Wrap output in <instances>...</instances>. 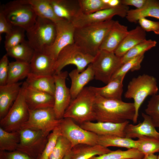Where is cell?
I'll list each match as a JSON object with an SVG mask.
<instances>
[{"instance_id": "obj_12", "label": "cell", "mask_w": 159, "mask_h": 159, "mask_svg": "<svg viewBox=\"0 0 159 159\" xmlns=\"http://www.w3.org/2000/svg\"><path fill=\"white\" fill-rule=\"evenodd\" d=\"M61 119L56 118L53 107L34 110L29 109V117L22 129L29 128L40 131L49 135L60 124Z\"/></svg>"}, {"instance_id": "obj_44", "label": "cell", "mask_w": 159, "mask_h": 159, "mask_svg": "<svg viewBox=\"0 0 159 159\" xmlns=\"http://www.w3.org/2000/svg\"><path fill=\"white\" fill-rule=\"evenodd\" d=\"M8 56L4 55L0 60V86L7 84L9 62Z\"/></svg>"}, {"instance_id": "obj_35", "label": "cell", "mask_w": 159, "mask_h": 159, "mask_svg": "<svg viewBox=\"0 0 159 159\" xmlns=\"http://www.w3.org/2000/svg\"><path fill=\"white\" fill-rule=\"evenodd\" d=\"M157 44L155 40H146L137 44L129 50L121 57V62L123 64L128 61L145 53L155 47Z\"/></svg>"}, {"instance_id": "obj_47", "label": "cell", "mask_w": 159, "mask_h": 159, "mask_svg": "<svg viewBox=\"0 0 159 159\" xmlns=\"http://www.w3.org/2000/svg\"><path fill=\"white\" fill-rule=\"evenodd\" d=\"M147 0H122L121 4L127 6L130 5L135 7L137 9L143 7L146 4Z\"/></svg>"}, {"instance_id": "obj_27", "label": "cell", "mask_w": 159, "mask_h": 159, "mask_svg": "<svg viewBox=\"0 0 159 159\" xmlns=\"http://www.w3.org/2000/svg\"><path fill=\"white\" fill-rule=\"evenodd\" d=\"M151 17L159 19V1L147 0L144 6L140 9L129 10L126 17L131 23H136L142 17Z\"/></svg>"}, {"instance_id": "obj_30", "label": "cell", "mask_w": 159, "mask_h": 159, "mask_svg": "<svg viewBox=\"0 0 159 159\" xmlns=\"http://www.w3.org/2000/svg\"><path fill=\"white\" fill-rule=\"evenodd\" d=\"M30 72L29 63L17 60L10 62L7 84L18 82L19 80L26 78Z\"/></svg>"}, {"instance_id": "obj_10", "label": "cell", "mask_w": 159, "mask_h": 159, "mask_svg": "<svg viewBox=\"0 0 159 159\" xmlns=\"http://www.w3.org/2000/svg\"><path fill=\"white\" fill-rule=\"evenodd\" d=\"M19 131L20 140L16 150L33 159H39L47 143L48 135L40 131L29 128Z\"/></svg>"}, {"instance_id": "obj_50", "label": "cell", "mask_w": 159, "mask_h": 159, "mask_svg": "<svg viewBox=\"0 0 159 159\" xmlns=\"http://www.w3.org/2000/svg\"><path fill=\"white\" fill-rule=\"evenodd\" d=\"M72 156L71 150L65 156L63 159H71Z\"/></svg>"}, {"instance_id": "obj_14", "label": "cell", "mask_w": 159, "mask_h": 159, "mask_svg": "<svg viewBox=\"0 0 159 159\" xmlns=\"http://www.w3.org/2000/svg\"><path fill=\"white\" fill-rule=\"evenodd\" d=\"M68 74L62 71L53 75L55 83L53 107L56 118L58 120L63 118L66 110L72 100L70 89L67 86L66 80Z\"/></svg>"}, {"instance_id": "obj_23", "label": "cell", "mask_w": 159, "mask_h": 159, "mask_svg": "<svg viewBox=\"0 0 159 159\" xmlns=\"http://www.w3.org/2000/svg\"><path fill=\"white\" fill-rule=\"evenodd\" d=\"M23 83L0 86V119L7 114L19 94Z\"/></svg>"}, {"instance_id": "obj_13", "label": "cell", "mask_w": 159, "mask_h": 159, "mask_svg": "<svg viewBox=\"0 0 159 159\" xmlns=\"http://www.w3.org/2000/svg\"><path fill=\"white\" fill-rule=\"evenodd\" d=\"M55 24L57 32L55 40L52 45L45 47L42 51L49 55L55 62L63 49L74 43L75 27L72 22L62 19Z\"/></svg>"}, {"instance_id": "obj_7", "label": "cell", "mask_w": 159, "mask_h": 159, "mask_svg": "<svg viewBox=\"0 0 159 159\" xmlns=\"http://www.w3.org/2000/svg\"><path fill=\"white\" fill-rule=\"evenodd\" d=\"M29 109L24 95V84L23 83L16 99L6 115L0 119V127L9 132L21 130L27 121Z\"/></svg>"}, {"instance_id": "obj_22", "label": "cell", "mask_w": 159, "mask_h": 159, "mask_svg": "<svg viewBox=\"0 0 159 159\" xmlns=\"http://www.w3.org/2000/svg\"><path fill=\"white\" fill-rule=\"evenodd\" d=\"M68 75L71 82L69 89L72 100L74 99L85 86L94 78V73L91 64L83 72H80L75 69L68 73Z\"/></svg>"}, {"instance_id": "obj_19", "label": "cell", "mask_w": 159, "mask_h": 159, "mask_svg": "<svg viewBox=\"0 0 159 159\" xmlns=\"http://www.w3.org/2000/svg\"><path fill=\"white\" fill-rule=\"evenodd\" d=\"M50 2L59 18L72 22L82 13L78 0H50Z\"/></svg>"}, {"instance_id": "obj_42", "label": "cell", "mask_w": 159, "mask_h": 159, "mask_svg": "<svg viewBox=\"0 0 159 159\" xmlns=\"http://www.w3.org/2000/svg\"><path fill=\"white\" fill-rule=\"evenodd\" d=\"M59 125L53 130L48 135L47 143L39 159H49L58 138L61 135Z\"/></svg>"}, {"instance_id": "obj_40", "label": "cell", "mask_w": 159, "mask_h": 159, "mask_svg": "<svg viewBox=\"0 0 159 159\" xmlns=\"http://www.w3.org/2000/svg\"><path fill=\"white\" fill-rule=\"evenodd\" d=\"M82 14H89L109 8L102 0H78Z\"/></svg>"}, {"instance_id": "obj_1", "label": "cell", "mask_w": 159, "mask_h": 159, "mask_svg": "<svg viewBox=\"0 0 159 159\" xmlns=\"http://www.w3.org/2000/svg\"><path fill=\"white\" fill-rule=\"evenodd\" d=\"M96 95L94 112L97 122L120 123L133 121L135 114L133 102L106 99Z\"/></svg>"}, {"instance_id": "obj_24", "label": "cell", "mask_w": 159, "mask_h": 159, "mask_svg": "<svg viewBox=\"0 0 159 159\" xmlns=\"http://www.w3.org/2000/svg\"><path fill=\"white\" fill-rule=\"evenodd\" d=\"M146 40V32L140 26H138L128 31L114 52L121 57L134 46Z\"/></svg>"}, {"instance_id": "obj_4", "label": "cell", "mask_w": 159, "mask_h": 159, "mask_svg": "<svg viewBox=\"0 0 159 159\" xmlns=\"http://www.w3.org/2000/svg\"><path fill=\"white\" fill-rule=\"evenodd\" d=\"M96 94L89 87H85L72 100L63 118H70L80 125L95 120L94 105Z\"/></svg>"}, {"instance_id": "obj_16", "label": "cell", "mask_w": 159, "mask_h": 159, "mask_svg": "<svg viewBox=\"0 0 159 159\" xmlns=\"http://www.w3.org/2000/svg\"><path fill=\"white\" fill-rule=\"evenodd\" d=\"M129 121L122 123L89 121L80 125L83 129L98 135H112L125 137V130Z\"/></svg>"}, {"instance_id": "obj_2", "label": "cell", "mask_w": 159, "mask_h": 159, "mask_svg": "<svg viewBox=\"0 0 159 159\" xmlns=\"http://www.w3.org/2000/svg\"><path fill=\"white\" fill-rule=\"evenodd\" d=\"M115 21L112 19L75 28L74 43L87 53L95 56Z\"/></svg>"}, {"instance_id": "obj_46", "label": "cell", "mask_w": 159, "mask_h": 159, "mask_svg": "<svg viewBox=\"0 0 159 159\" xmlns=\"http://www.w3.org/2000/svg\"><path fill=\"white\" fill-rule=\"evenodd\" d=\"M12 26L8 21L1 10H0V37L1 35L5 33L6 34L11 30Z\"/></svg>"}, {"instance_id": "obj_3", "label": "cell", "mask_w": 159, "mask_h": 159, "mask_svg": "<svg viewBox=\"0 0 159 159\" xmlns=\"http://www.w3.org/2000/svg\"><path fill=\"white\" fill-rule=\"evenodd\" d=\"M158 88L156 79L154 77L143 74L133 78L129 82L124 97L132 99L135 109V114L132 121L137 122L140 107L147 97L156 95Z\"/></svg>"}, {"instance_id": "obj_33", "label": "cell", "mask_w": 159, "mask_h": 159, "mask_svg": "<svg viewBox=\"0 0 159 159\" xmlns=\"http://www.w3.org/2000/svg\"><path fill=\"white\" fill-rule=\"evenodd\" d=\"M19 131H7L0 127V151H12L17 150L20 142Z\"/></svg>"}, {"instance_id": "obj_15", "label": "cell", "mask_w": 159, "mask_h": 159, "mask_svg": "<svg viewBox=\"0 0 159 159\" xmlns=\"http://www.w3.org/2000/svg\"><path fill=\"white\" fill-rule=\"evenodd\" d=\"M129 10L128 6L121 4L116 7L102 10L89 14L81 13L72 22L75 28L81 27L112 19L116 15L126 17Z\"/></svg>"}, {"instance_id": "obj_45", "label": "cell", "mask_w": 159, "mask_h": 159, "mask_svg": "<svg viewBox=\"0 0 159 159\" xmlns=\"http://www.w3.org/2000/svg\"><path fill=\"white\" fill-rule=\"evenodd\" d=\"M0 159H33L26 154L16 150L12 151H0Z\"/></svg>"}, {"instance_id": "obj_31", "label": "cell", "mask_w": 159, "mask_h": 159, "mask_svg": "<svg viewBox=\"0 0 159 159\" xmlns=\"http://www.w3.org/2000/svg\"><path fill=\"white\" fill-rule=\"evenodd\" d=\"M97 144L104 147H116L137 149V141L131 138L112 135H98Z\"/></svg>"}, {"instance_id": "obj_21", "label": "cell", "mask_w": 159, "mask_h": 159, "mask_svg": "<svg viewBox=\"0 0 159 159\" xmlns=\"http://www.w3.org/2000/svg\"><path fill=\"white\" fill-rule=\"evenodd\" d=\"M127 26L115 21L100 48V50L114 52L127 34Z\"/></svg>"}, {"instance_id": "obj_36", "label": "cell", "mask_w": 159, "mask_h": 159, "mask_svg": "<svg viewBox=\"0 0 159 159\" xmlns=\"http://www.w3.org/2000/svg\"><path fill=\"white\" fill-rule=\"evenodd\" d=\"M138 138L137 149L144 156L159 152L158 140L145 136Z\"/></svg>"}, {"instance_id": "obj_51", "label": "cell", "mask_w": 159, "mask_h": 159, "mask_svg": "<svg viewBox=\"0 0 159 159\" xmlns=\"http://www.w3.org/2000/svg\"><path fill=\"white\" fill-rule=\"evenodd\" d=\"M157 159H159V154L157 156Z\"/></svg>"}, {"instance_id": "obj_5", "label": "cell", "mask_w": 159, "mask_h": 159, "mask_svg": "<svg viewBox=\"0 0 159 159\" xmlns=\"http://www.w3.org/2000/svg\"><path fill=\"white\" fill-rule=\"evenodd\" d=\"M6 19L13 26H18L27 30L34 24L37 16L25 0L11 1L1 6Z\"/></svg>"}, {"instance_id": "obj_26", "label": "cell", "mask_w": 159, "mask_h": 159, "mask_svg": "<svg viewBox=\"0 0 159 159\" xmlns=\"http://www.w3.org/2000/svg\"><path fill=\"white\" fill-rule=\"evenodd\" d=\"M25 82L28 87L54 96L55 83L53 75H38L30 73Z\"/></svg>"}, {"instance_id": "obj_6", "label": "cell", "mask_w": 159, "mask_h": 159, "mask_svg": "<svg viewBox=\"0 0 159 159\" xmlns=\"http://www.w3.org/2000/svg\"><path fill=\"white\" fill-rule=\"evenodd\" d=\"M56 33L54 22L37 16L35 23L26 31V34L29 44L34 50L42 51L53 44Z\"/></svg>"}, {"instance_id": "obj_29", "label": "cell", "mask_w": 159, "mask_h": 159, "mask_svg": "<svg viewBox=\"0 0 159 159\" xmlns=\"http://www.w3.org/2000/svg\"><path fill=\"white\" fill-rule=\"evenodd\" d=\"M38 17L49 20L54 23L61 19L55 14L50 0H25Z\"/></svg>"}, {"instance_id": "obj_25", "label": "cell", "mask_w": 159, "mask_h": 159, "mask_svg": "<svg viewBox=\"0 0 159 159\" xmlns=\"http://www.w3.org/2000/svg\"><path fill=\"white\" fill-rule=\"evenodd\" d=\"M125 77L124 76L112 79L105 86L102 87H90L96 95L104 98L122 100L123 82Z\"/></svg>"}, {"instance_id": "obj_32", "label": "cell", "mask_w": 159, "mask_h": 159, "mask_svg": "<svg viewBox=\"0 0 159 159\" xmlns=\"http://www.w3.org/2000/svg\"><path fill=\"white\" fill-rule=\"evenodd\" d=\"M8 56L16 60L30 63L34 54V50L27 41L6 50Z\"/></svg>"}, {"instance_id": "obj_18", "label": "cell", "mask_w": 159, "mask_h": 159, "mask_svg": "<svg viewBox=\"0 0 159 159\" xmlns=\"http://www.w3.org/2000/svg\"><path fill=\"white\" fill-rule=\"evenodd\" d=\"M23 83L25 98L29 110L53 107V95L28 87L25 82Z\"/></svg>"}, {"instance_id": "obj_38", "label": "cell", "mask_w": 159, "mask_h": 159, "mask_svg": "<svg viewBox=\"0 0 159 159\" xmlns=\"http://www.w3.org/2000/svg\"><path fill=\"white\" fill-rule=\"evenodd\" d=\"M144 53L122 64L114 74L111 79L125 76L129 71L133 72L139 70L144 58Z\"/></svg>"}, {"instance_id": "obj_9", "label": "cell", "mask_w": 159, "mask_h": 159, "mask_svg": "<svg viewBox=\"0 0 159 159\" xmlns=\"http://www.w3.org/2000/svg\"><path fill=\"white\" fill-rule=\"evenodd\" d=\"M94 78L107 84L114 74L122 64L121 57L114 52L100 50L91 64Z\"/></svg>"}, {"instance_id": "obj_17", "label": "cell", "mask_w": 159, "mask_h": 159, "mask_svg": "<svg viewBox=\"0 0 159 159\" xmlns=\"http://www.w3.org/2000/svg\"><path fill=\"white\" fill-rule=\"evenodd\" d=\"M143 122L137 125L128 123L125 130V137L132 139L145 136L151 137L159 140V132L156 129L150 117L142 112Z\"/></svg>"}, {"instance_id": "obj_11", "label": "cell", "mask_w": 159, "mask_h": 159, "mask_svg": "<svg viewBox=\"0 0 159 159\" xmlns=\"http://www.w3.org/2000/svg\"><path fill=\"white\" fill-rule=\"evenodd\" d=\"M59 126L61 135L70 142L72 148L80 144H98V135L83 129L70 118L62 119Z\"/></svg>"}, {"instance_id": "obj_49", "label": "cell", "mask_w": 159, "mask_h": 159, "mask_svg": "<svg viewBox=\"0 0 159 159\" xmlns=\"http://www.w3.org/2000/svg\"><path fill=\"white\" fill-rule=\"evenodd\" d=\"M141 159H157V155L154 154H151L145 155Z\"/></svg>"}, {"instance_id": "obj_28", "label": "cell", "mask_w": 159, "mask_h": 159, "mask_svg": "<svg viewBox=\"0 0 159 159\" xmlns=\"http://www.w3.org/2000/svg\"><path fill=\"white\" fill-rule=\"evenodd\" d=\"M111 151L108 148L98 144L94 145H79L72 148L71 159H90Z\"/></svg>"}, {"instance_id": "obj_48", "label": "cell", "mask_w": 159, "mask_h": 159, "mask_svg": "<svg viewBox=\"0 0 159 159\" xmlns=\"http://www.w3.org/2000/svg\"><path fill=\"white\" fill-rule=\"evenodd\" d=\"M109 8L117 7L121 4L120 0H102Z\"/></svg>"}, {"instance_id": "obj_20", "label": "cell", "mask_w": 159, "mask_h": 159, "mask_svg": "<svg viewBox=\"0 0 159 159\" xmlns=\"http://www.w3.org/2000/svg\"><path fill=\"white\" fill-rule=\"evenodd\" d=\"M55 61L43 51H35L29 63L30 72L38 75H52L54 74Z\"/></svg>"}, {"instance_id": "obj_34", "label": "cell", "mask_w": 159, "mask_h": 159, "mask_svg": "<svg viewBox=\"0 0 159 159\" xmlns=\"http://www.w3.org/2000/svg\"><path fill=\"white\" fill-rule=\"evenodd\" d=\"M144 155L137 149L126 150H117L104 154L93 157L90 159H141Z\"/></svg>"}, {"instance_id": "obj_41", "label": "cell", "mask_w": 159, "mask_h": 159, "mask_svg": "<svg viewBox=\"0 0 159 159\" xmlns=\"http://www.w3.org/2000/svg\"><path fill=\"white\" fill-rule=\"evenodd\" d=\"M145 112L151 118L155 127L159 130V94L152 96L148 102Z\"/></svg>"}, {"instance_id": "obj_43", "label": "cell", "mask_w": 159, "mask_h": 159, "mask_svg": "<svg viewBox=\"0 0 159 159\" xmlns=\"http://www.w3.org/2000/svg\"><path fill=\"white\" fill-rule=\"evenodd\" d=\"M138 22L140 26L145 32H153L155 34H159V21L142 17L139 19Z\"/></svg>"}, {"instance_id": "obj_37", "label": "cell", "mask_w": 159, "mask_h": 159, "mask_svg": "<svg viewBox=\"0 0 159 159\" xmlns=\"http://www.w3.org/2000/svg\"><path fill=\"white\" fill-rule=\"evenodd\" d=\"M26 30L18 26H13L10 32L6 34L4 47L6 50L14 47L25 40Z\"/></svg>"}, {"instance_id": "obj_8", "label": "cell", "mask_w": 159, "mask_h": 159, "mask_svg": "<svg viewBox=\"0 0 159 159\" xmlns=\"http://www.w3.org/2000/svg\"><path fill=\"white\" fill-rule=\"evenodd\" d=\"M95 57L87 53L74 43L68 45L58 55L55 63L54 74L62 71L69 64L75 66L77 70L82 72L92 62Z\"/></svg>"}, {"instance_id": "obj_39", "label": "cell", "mask_w": 159, "mask_h": 159, "mask_svg": "<svg viewBox=\"0 0 159 159\" xmlns=\"http://www.w3.org/2000/svg\"><path fill=\"white\" fill-rule=\"evenodd\" d=\"M72 148L70 142L65 137L61 135L58 138L49 159H63Z\"/></svg>"}]
</instances>
